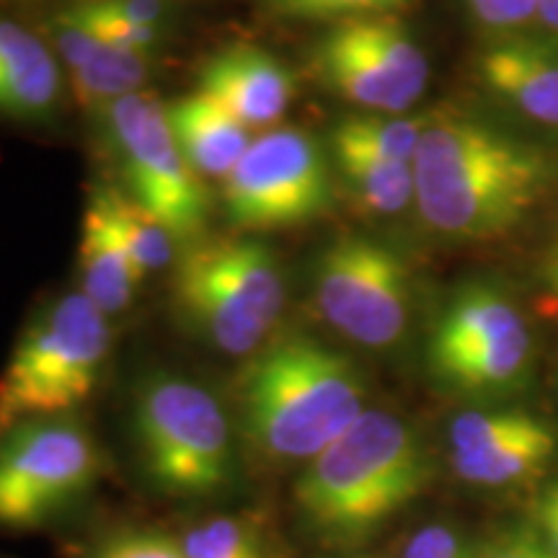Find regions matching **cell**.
<instances>
[{"label": "cell", "mask_w": 558, "mask_h": 558, "mask_svg": "<svg viewBox=\"0 0 558 558\" xmlns=\"http://www.w3.org/2000/svg\"><path fill=\"white\" fill-rule=\"evenodd\" d=\"M424 222L458 241L499 239L546 197L554 169L543 150L471 117L429 120L414 156Z\"/></svg>", "instance_id": "obj_1"}, {"label": "cell", "mask_w": 558, "mask_h": 558, "mask_svg": "<svg viewBox=\"0 0 558 558\" xmlns=\"http://www.w3.org/2000/svg\"><path fill=\"white\" fill-rule=\"evenodd\" d=\"M235 399L243 435L277 463H308L367 411L354 362L313 337H284L251 354Z\"/></svg>", "instance_id": "obj_2"}, {"label": "cell", "mask_w": 558, "mask_h": 558, "mask_svg": "<svg viewBox=\"0 0 558 558\" xmlns=\"http://www.w3.org/2000/svg\"><path fill=\"white\" fill-rule=\"evenodd\" d=\"M429 452L390 411L367 409L344 435L305 463L292 488L300 518L333 543L367 538L424 494Z\"/></svg>", "instance_id": "obj_3"}, {"label": "cell", "mask_w": 558, "mask_h": 558, "mask_svg": "<svg viewBox=\"0 0 558 558\" xmlns=\"http://www.w3.org/2000/svg\"><path fill=\"white\" fill-rule=\"evenodd\" d=\"M181 324L222 354L259 352L288 300L275 251L254 239H199L171 282Z\"/></svg>", "instance_id": "obj_4"}, {"label": "cell", "mask_w": 558, "mask_h": 558, "mask_svg": "<svg viewBox=\"0 0 558 558\" xmlns=\"http://www.w3.org/2000/svg\"><path fill=\"white\" fill-rule=\"evenodd\" d=\"M109 349V316L81 290L50 300L0 373V437L24 422L78 409L94 393Z\"/></svg>", "instance_id": "obj_5"}, {"label": "cell", "mask_w": 558, "mask_h": 558, "mask_svg": "<svg viewBox=\"0 0 558 558\" xmlns=\"http://www.w3.org/2000/svg\"><path fill=\"white\" fill-rule=\"evenodd\" d=\"M132 432L145 476L169 497H215L233 481L230 418L199 383L169 373L145 378L132 403Z\"/></svg>", "instance_id": "obj_6"}, {"label": "cell", "mask_w": 558, "mask_h": 558, "mask_svg": "<svg viewBox=\"0 0 558 558\" xmlns=\"http://www.w3.org/2000/svg\"><path fill=\"white\" fill-rule=\"evenodd\" d=\"M99 117L130 197L163 222L177 241H199L209 194L205 179L181 153L163 104L140 90L99 109Z\"/></svg>", "instance_id": "obj_7"}, {"label": "cell", "mask_w": 558, "mask_h": 558, "mask_svg": "<svg viewBox=\"0 0 558 558\" xmlns=\"http://www.w3.org/2000/svg\"><path fill=\"white\" fill-rule=\"evenodd\" d=\"M313 303L341 337L369 349H388L409 329V267L386 243L344 233L316 259Z\"/></svg>", "instance_id": "obj_8"}, {"label": "cell", "mask_w": 558, "mask_h": 558, "mask_svg": "<svg viewBox=\"0 0 558 558\" xmlns=\"http://www.w3.org/2000/svg\"><path fill=\"white\" fill-rule=\"evenodd\" d=\"M333 202L329 160L311 132L271 128L222 181V205L241 230H282L313 222Z\"/></svg>", "instance_id": "obj_9"}, {"label": "cell", "mask_w": 558, "mask_h": 558, "mask_svg": "<svg viewBox=\"0 0 558 558\" xmlns=\"http://www.w3.org/2000/svg\"><path fill=\"white\" fill-rule=\"evenodd\" d=\"M326 88L367 114H407L429 83L427 52L388 13L337 21L313 50Z\"/></svg>", "instance_id": "obj_10"}, {"label": "cell", "mask_w": 558, "mask_h": 558, "mask_svg": "<svg viewBox=\"0 0 558 558\" xmlns=\"http://www.w3.org/2000/svg\"><path fill=\"white\" fill-rule=\"evenodd\" d=\"M533 341L525 318L505 292L488 284L460 290L429 339V367L463 393H499L527 375Z\"/></svg>", "instance_id": "obj_11"}, {"label": "cell", "mask_w": 558, "mask_h": 558, "mask_svg": "<svg viewBox=\"0 0 558 558\" xmlns=\"http://www.w3.org/2000/svg\"><path fill=\"white\" fill-rule=\"evenodd\" d=\"M99 473L94 439L73 418H34L0 437V525L29 530L88 492Z\"/></svg>", "instance_id": "obj_12"}, {"label": "cell", "mask_w": 558, "mask_h": 558, "mask_svg": "<svg viewBox=\"0 0 558 558\" xmlns=\"http://www.w3.org/2000/svg\"><path fill=\"white\" fill-rule=\"evenodd\" d=\"M197 90L248 130H269L295 99V75L262 47L230 45L199 68Z\"/></svg>", "instance_id": "obj_13"}, {"label": "cell", "mask_w": 558, "mask_h": 558, "mask_svg": "<svg viewBox=\"0 0 558 558\" xmlns=\"http://www.w3.org/2000/svg\"><path fill=\"white\" fill-rule=\"evenodd\" d=\"M478 81L507 109L558 128V50L527 37H501L478 54Z\"/></svg>", "instance_id": "obj_14"}, {"label": "cell", "mask_w": 558, "mask_h": 558, "mask_svg": "<svg viewBox=\"0 0 558 558\" xmlns=\"http://www.w3.org/2000/svg\"><path fill=\"white\" fill-rule=\"evenodd\" d=\"M62 94V70L47 41L19 21L0 16V114L37 122L52 114Z\"/></svg>", "instance_id": "obj_15"}, {"label": "cell", "mask_w": 558, "mask_h": 558, "mask_svg": "<svg viewBox=\"0 0 558 558\" xmlns=\"http://www.w3.org/2000/svg\"><path fill=\"white\" fill-rule=\"evenodd\" d=\"M81 292L107 316L128 311L137 284L143 282L117 222L111 218L107 186L88 197L78 246Z\"/></svg>", "instance_id": "obj_16"}, {"label": "cell", "mask_w": 558, "mask_h": 558, "mask_svg": "<svg viewBox=\"0 0 558 558\" xmlns=\"http://www.w3.org/2000/svg\"><path fill=\"white\" fill-rule=\"evenodd\" d=\"M181 153L202 179L226 181L251 145V130L199 90L166 104Z\"/></svg>", "instance_id": "obj_17"}, {"label": "cell", "mask_w": 558, "mask_h": 558, "mask_svg": "<svg viewBox=\"0 0 558 558\" xmlns=\"http://www.w3.org/2000/svg\"><path fill=\"white\" fill-rule=\"evenodd\" d=\"M558 450L550 424L535 418L518 435L473 452H450V463L463 481L476 486H509L538 476Z\"/></svg>", "instance_id": "obj_18"}, {"label": "cell", "mask_w": 558, "mask_h": 558, "mask_svg": "<svg viewBox=\"0 0 558 558\" xmlns=\"http://www.w3.org/2000/svg\"><path fill=\"white\" fill-rule=\"evenodd\" d=\"M331 153L352 197L369 213L396 215L414 205V163L341 145H331Z\"/></svg>", "instance_id": "obj_19"}, {"label": "cell", "mask_w": 558, "mask_h": 558, "mask_svg": "<svg viewBox=\"0 0 558 558\" xmlns=\"http://www.w3.org/2000/svg\"><path fill=\"white\" fill-rule=\"evenodd\" d=\"M148 58L137 52L120 50V47L104 45L86 65L70 70L75 96L96 111L124 96L140 94L148 81Z\"/></svg>", "instance_id": "obj_20"}, {"label": "cell", "mask_w": 558, "mask_h": 558, "mask_svg": "<svg viewBox=\"0 0 558 558\" xmlns=\"http://www.w3.org/2000/svg\"><path fill=\"white\" fill-rule=\"evenodd\" d=\"M429 120H414L403 114H352L331 132V145L378 153V156L414 163Z\"/></svg>", "instance_id": "obj_21"}, {"label": "cell", "mask_w": 558, "mask_h": 558, "mask_svg": "<svg viewBox=\"0 0 558 558\" xmlns=\"http://www.w3.org/2000/svg\"><path fill=\"white\" fill-rule=\"evenodd\" d=\"M107 199L111 218H114L117 230H120L124 246H128L143 279L150 271L169 267L173 262V246L179 243L171 230L158 218H153L148 209L140 207L128 192H117L107 186Z\"/></svg>", "instance_id": "obj_22"}, {"label": "cell", "mask_w": 558, "mask_h": 558, "mask_svg": "<svg viewBox=\"0 0 558 558\" xmlns=\"http://www.w3.org/2000/svg\"><path fill=\"white\" fill-rule=\"evenodd\" d=\"M186 558H275L269 535L248 518H218L181 538Z\"/></svg>", "instance_id": "obj_23"}, {"label": "cell", "mask_w": 558, "mask_h": 558, "mask_svg": "<svg viewBox=\"0 0 558 558\" xmlns=\"http://www.w3.org/2000/svg\"><path fill=\"white\" fill-rule=\"evenodd\" d=\"M88 558H186L181 538L158 527H128L107 535Z\"/></svg>", "instance_id": "obj_24"}, {"label": "cell", "mask_w": 558, "mask_h": 558, "mask_svg": "<svg viewBox=\"0 0 558 558\" xmlns=\"http://www.w3.org/2000/svg\"><path fill=\"white\" fill-rule=\"evenodd\" d=\"M269 9L292 19H333L375 16L409 3V0H264Z\"/></svg>", "instance_id": "obj_25"}, {"label": "cell", "mask_w": 558, "mask_h": 558, "mask_svg": "<svg viewBox=\"0 0 558 558\" xmlns=\"http://www.w3.org/2000/svg\"><path fill=\"white\" fill-rule=\"evenodd\" d=\"M473 19L488 32L509 34L538 19V0H469Z\"/></svg>", "instance_id": "obj_26"}, {"label": "cell", "mask_w": 558, "mask_h": 558, "mask_svg": "<svg viewBox=\"0 0 558 558\" xmlns=\"http://www.w3.org/2000/svg\"><path fill=\"white\" fill-rule=\"evenodd\" d=\"M403 558H476L473 548L448 525L422 527L407 543Z\"/></svg>", "instance_id": "obj_27"}, {"label": "cell", "mask_w": 558, "mask_h": 558, "mask_svg": "<svg viewBox=\"0 0 558 558\" xmlns=\"http://www.w3.org/2000/svg\"><path fill=\"white\" fill-rule=\"evenodd\" d=\"M476 558H556L541 538V533L530 530H507V533L494 535L473 548Z\"/></svg>", "instance_id": "obj_28"}, {"label": "cell", "mask_w": 558, "mask_h": 558, "mask_svg": "<svg viewBox=\"0 0 558 558\" xmlns=\"http://www.w3.org/2000/svg\"><path fill=\"white\" fill-rule=\"evenodd\" d=\"M109 11H114L117 16L135 21V24L145 26H158L163 29L166 21V5L163 0H101Z\"/></svg>", "instance_id": "obj_29"}, {"label": "cell", "mask_w": 558, "mask_h": 558, "mask_svg": "<svg viewBox=\"0 0 558 558\" xmlns=\"http://www.w3.org/2000/svg\"><path fill=\"white\" fill-rule=\"evenodd\" d=\"M535 514H538L541 538L546 541L550 554L558 558V497L550 488L541 494L538 505H535Z\"/></svg>", "instance_id": "obj_30"}, {"label": "cell", "mask_w": 558, "mask_h": 558, "mask_svg": "<svg viewBox=\"0 0 558 558\" xmlns=\"http://www.w3.org/2000/svg\"><path fill=\"white\" fill-rule=\"evenodd\" d=\"M543 284H546L548 295L558 303V246L546 259V267H543Z\"/></svg>", "instance_id": "obj_31"}, {"label": "cell", "mask_w": 558, "mask_h": 558, "mask_svg": "<svg viewBox=\"0 0 558 558\" xmlns=\"http://www.w3.org/2000/svg\"><path fill=\"white\" fill-rule=\"evenodd\" d=\"M538 19L550 32H558V0H538Z\"/></svg>", "instance_id": "obj_32"}, {"label": "cell", "mask_w": 558, "mask_h": 558, "mask_svg": "<svg viewBox=\"0 0 558 558\" xmlns=\"http://www.w3.org/2000/svg\"><path fill=\"white\" fill-rule=\"evenodd\" d=\"M548 488H550V492H554V494H556V497H558V481H554V484H550Z\"/></svg>", "instance_id": "obj_33"}]
</instances>
